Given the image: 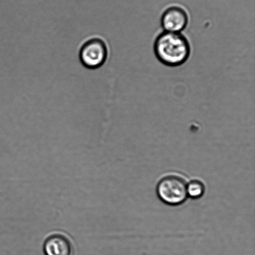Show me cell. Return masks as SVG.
I'll list each match as a JSON object with an SVG mask.
<instances>
[{
  "label": "cell",
  "mask_w": 255,
  "mask_h": 255,
  "mask_svg": "<svg viewBox=\"0 0 255 255\" xmlns=\"http://www.w3.org/2000/svg\"><path fill=\"white\" fill-rule=\"evenodd\" d=\"M153 50L164 66L176 67L186 63L191 54L189 40L181 33L164 31L155 39Z\"/></svg>",
  "instance_id": "6da1fadb"
},
{
  "label": "cell",
  "mask_w": 255,
  "mask_h": 255,
  "mask_svg": "<svg viewBox=\"0 0 255 255\" xmlns=\"http://www.w3.org/2000/svg\"><path fill=\"white\" fill-rule=\"evenodd\" d=\"M205 192L204 184L201 182L192 181L187 184V196L192 199H199L203 196Z\"/></svg>",
  "instance_id": "8992f818"
},
{
  "label": "cell",
  "mask_w": 255,
  "mask_h": 255,
  "mask_svg": "<svg viewBox=\"0 0 255 255\" xmlns=\"http://www.w3.org/2000/svg\"><path fill=\"white\" fill-rule=\"evenodd\" d=\"M80 60L86 68L96 69L103 66L108 56V48L103 39L93 37L84 42L80 50Z\"/></svg>",
  "instance_id": "3957f363"
},
{
  "label": "cell",
  "mask_w": 255,
  "mask_h": 255,
  "mask_svg": "<svg viewBox=\"0 0 255 255\" xmlns=\"http://www.w3.org/2000/svg\"><path fill=\"white\" fill-rule=\"evenodd\" d=\"M43 251L45 255H71V240L62 232H53L45 240Z\"/></svg>",
  "instance_id": "5b68a950"
},
{
  "label": "cell",
  "mask_w": 255,
  "mask_h": 255,
  "mask_svg": "<svg viewBox=\"0 0 255 255\" xmlns=\"http://www.w3.org/2000/svg\"><path fill=\"white\" fill-rule=\"evenodd\" d=\"M188 23V14L179 6H169L161 15V25L164 31L181 33Z\"/></svg>",
  "instance_id": "277c9868"
},
{
  "label": "cell",
  "mask_w": 255,
  "mask_h": 255,
  "mask_svg": "<svg viewBox=\"0 0 255 255\" xmlns=\"http://www.w3.org/2000/svg\"><path fill=\"white\" fill-rule=\"evenodd\" d=\"M157 196L164 204L179 206L186 201L187 184L181 177L176 176L164 177L157 184Z\"/></svg>",
  "instance_id": "7a4b0ae2"
}]
</instances>
